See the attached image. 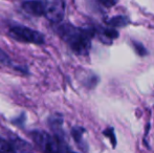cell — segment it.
Instances as JSON below:
<instances>
[{"label":"cell","instance_id":"3","mask_svg":"<svg viewBox=\"0 0 154 153\" xmlns=\"http://www.w3.org/2000/svg\"><path fill=\"white\" fill-rule=\"evenodd\" d=\"M8 36L12 39L23 43H32V44H44L45 38L40 32L32 29L26 26H12L8 29Z\"/></svg>","mask_w":154,"mask_h":153},{"label":"cell","instance_id":"11","mask_svg":"<svg viewBox=\"0 0 154 153\" xmlns=\"http://www.w3.org/2000/svg\"><path fill=\"white\" fill-rule=\"evenodd\" d=\"M0 63L4 66H8V67H13L14 69L20 70L21 72H27L25 68H23L22 66H17L15 64H13L12 59L8 56V54H5L1 48H0Z\"/></svg>","mask_w":154,"mask_h":153},{"label":"cell","instance_id":"14","mask_svg":"<svg viewBox=\"0 0 154 153\" xmlns=\"http://www.w3.org/2000/svg\"><path fill=\"white\" fill-rule=\"evenodd\" d=\"M103 133L107 137H109V139H110V142H111L112 146H113V147H116V135H114L113 129H112V128H108V129H106V130H104Z\"/></svg>","mask_w":154,"mask_h":153},{"label":"cell","instance_id":"13","mask_svg":"<svg viewBox=\"0 0 154 153\" xmlns=\"http://www.w3.org/2000/svg\"><path fill=\"white\" fill-rule=\"evenodd\" d=\"M132 45L134 47V50L136 51V54L140 56H146L148 54L146 47L142 44L140 42H137V41H132Z\"/></svg>","mask_w":154,"mask_h":153},{"label":"cell","instance_id":"5","mask_svg":"<svg viewBox=\"0 0 154 153\" xmlns=\"http://www.w3.org/2000/svg\"><path fill=\"white\" fill-rule=\"evenodd\" d=\"M21 6L24 12L32 16L40 17L45 15V3L43 0H26L22 2Z\"/></svg>","mask_w":154,"mask_h":153},{"label":"cell","instance_id":"4","mask_svg":"<svg viewBox=\"0 0 154 153\" xmlns=\"http://www.w3.org/2000/svg\"><path fill=\"white\" fill-rule=\"evenodd\" d=\"M45 3V15L51 23L58 24L63 20L65 15V0H43Z\"/></svg>","mask_w":154,"mask_h":153},{"label":"cell","instance_id":"10","mask_svg":"<svg viewBox=\"0 0 154 153\" xmlns=\"http://www.w3.org/2000/svg\"><path fill=\"white\" fill-rule=\"evenodd\" d=\"M106 23L110 27H125L130 23V19L126 16H116L106 21Z\"/></svg>","mask_w":154,"mask_h":153},{"label":"cell","instance_id":"9","mask_svg":"<svg viewBox=\"0 0 154 153\" xmlns=\"http://www.w3.org/2000/svg\"><path fill=\"white\" fill-rule=\"evenodd\" d=\"M86 132V130L81 126H75L71 129V135H72L75 142L78 144L81 149L86 150L87 149V145H86V142L84 141V133Z\"/></svg>","mask_w":154,"mask_h":153},{"label":"cell","instance_id":"18","mask_svg":"<svg viewBox=\"0 0 154 153\" xmlns=\"http://www.w3.org/2000/svg\"><path fill=\"white\" fill-rule=\"evenodd\" d=\"M153 94H154V93H153Z\"/></svg>","mask_w":154,"mask_h":153},{"label":"cell","instance_id":"2","mask_svg":"<svg viewBox=\"0 0 154 153\" xmlns=\"http://www.w3.org/2000/svg\"><path fill=\"white\" fill-rule=\"evenodd\" d=\"M31 137L43 153H75L67 145L64 135H51L42 130H34Z\"/></svg>","mask_w":154,"mask_h":153},{"label":"cell","instance_id":"6","mask_svg":"<svg viewBox=\"0 0 154 153\" xmlns=\"http://www.w3.org/2000/svg\"><path fill=\"white\" fill-rule=\"evenodd\" d=\"M77 79L80 81V83H82L87 88H94L100 80L99 77L93 74L92 72L85 69H80L77 72Z\"/></svg>","mask_w":154,"mask_h":153},{"label":"cell","instance_id":"17","mask_svg":"<svg viewBox=\"0 0 154 153\" xmlns=\"http://www.w3.org/2000/svg\"><path fill=\"white\" fill-rule=\"evenodd\" d=\"M23 153H31V152H23Z\"/></svg>","mask_w":154,"mask_h":153},{"label":"cell","instance_id":"16","mask_svg":"<svg viewBox=\"0 0 154 153\" xmlns=\"http://www.w3.org/2000/svg\"><path fill=\"white\" fill-rule=\"evenodd\" d=\"M24 118H25V115L22 113L20 118H17L15 121H13V123H14V124H16V125H18L19 122H20V128H21V127H23V125H24V121H25Z\"/></svg>","mask_w":154,"mask_h":153},{"label":"cell","instance_id":"1","mask_svg":"<svg viewBox=\"0 0 154 153\" xmlns=\"http://www.w3.org/2000/svg\"><path fill=\"white\" fill-rule=\"evenodd\" d=\"M55 31L75 55H88L91 47V39L95 35L94 29L78 27L70 23H58Z\"/></svg>","mask_w":154,"mask_h":153},{"label":"cell","instance_id":"8","mask_svg":"<svg viewBox=\"0 0 154 153\" xmlns=\"http://www.w3.org/2000/svg\"><path fill=\"white\" fill-rule=\"evenodd\" d=\"M48 124L51 126V129L53 130L54 134L55 135H64L62 129L63 125V116L59 113H55V115H51L48 118Z\"/></svg>","mask_w":154,"mask_h":153},{"label":"cell","instance_id":"7","mask_svg":"<svg viewBox=\"0 0 154 153\" xmlns=\"http://www.w3.org/2000/svg\"><path fill=\"white\" fill-rule=\"evenodd\" d=\"M95 34L100 37L103 42H112V40L119 37V33L113 27L106 26V27H97L94 29Z\"/></svg>","mask_w":154,"mask_h":153},{"label":"cell","instance_id":"12","mask_svg":"<svg viewBox=\"0 0 154 153\" xmlns=\"http://www.w3.org/2000/svg\"><path fill=\"white\" fill-rule=\"evenodd\" d=\"M0 153H17V149L13 143L0 137Z\"/></svg>","mask_w":154,"mask_h":153},{"label":"cell","instance_id":"15","mask_svg":"<svg viewBox=\"0 0 154 153\" xmlns=\"http://www.w3.org/2000/svg\"><path fill=\"white\" fill-rule=\"evenodd\" d=\"M97 2L102 4V5L106 6V8H111V6L116 5L118 3L119 0H97Z\"/></svg>","mask_w":154,"mask_h":153}]
</instances>
